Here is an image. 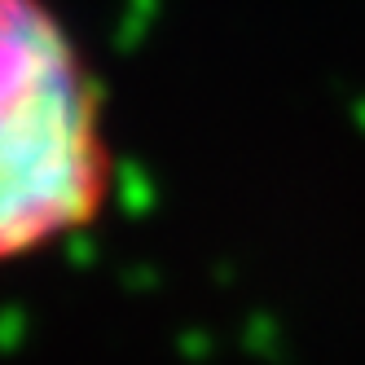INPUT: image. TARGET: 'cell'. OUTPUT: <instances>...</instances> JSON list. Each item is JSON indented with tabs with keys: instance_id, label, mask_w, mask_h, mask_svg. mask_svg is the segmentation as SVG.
Instances as JSON below:
<instances>
[{
	"instance_id": "6da1fadb",
	"label": "cell",
	"mask_w": 365,
	"mask_h": 365,
	"mask_svg": "<svg viewBox=\"0 0 365 365\" xmlns=\"http://www.w3.org/2000/svg\"><path fill=\"white\" fill-rule=\"evenodd\" d=\"M106 190L88 75L40 0H0V259L80 229Z\"/></svg>"
}]
</instances>
